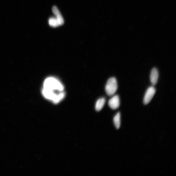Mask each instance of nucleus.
Returning a JSON list of instances; mask_svg holds the SVG:
<instances>
[{"instance_id": "nucleus-1", "label": "nucleus", "mask_w": 176, "mask_h": 176, "mask_svg": "<svg viewBox=\"0 0 176 176\" xmlns=\"http://www.w3.org/2000/svg\"><path fill=\"white\" fill-rule=\"evenodd\" d=\"M43 88L56 92L64 91V86L61 82L53 77L46 79L44 82Z\"/></svg>"}, {"instance_id": "nucleus-2", "label": "nucleus", "mask_w": 176, "mask_h": 176, "mask_svg": "<svg viewBox=\"0 0 176 176\" xmlns=\"http://www.w3.org/2000/svg\"><path fill=\"white\" fill-rule=\"evenodd\" d=\"M118 88L117 80L115 77L110 78L108 80L106 86V93L109 96H112L116 92Z\"/></svg>"}, {"instance_id": "nucleus-3", "label": "nucleus", "mask_w": 176, "mask_h": 176, "mask_svg": "<svg viewBox=\"0 0 176 176\" xmlns=\"http://www.w3.org/2000/svg\"><path fill=\"white\" fill-rule=\"evenodd\" d=\"M156 91V89L154 86H150L147 89L144 99V104H148L151 101L155 94Z\"/></svg>"}, {"instance_id": "nucleus-4", "label": "nucleus", "mask_w": 176, "mask_h": 176, "mask_svg": "<svg viewBox=\"0 0 176 176\" xmlns=\"http://www.w3.org/2000/svg\"><path fill=\"white\" fill-rule=\"evenodd\" d=\"M108 105L109 107L115 110L117 109L120 106L119 96L116 95L113 97L109 100Z\"/></svg>"}, {"instance_id": "nucleus-5", "label": "nucleus", "mask_w": 176, "mask_h": 176, "mask_svg": "<svg viewBox=\"0 0 176 176\" xmlns=\"http://www.w3.org/2000/svg\"><path fill=\"white\" fill-rule=\"evenodd\" d=\"M159 72L156 68H154L152 69L150 75V79L152 84L153 86L156 85L158 81Z\"/></svg>"}, {"instance_id": "nucleus-6", "label": "nucleus", "mask_w": 176, "mask_h": 176, "mask_svg": "<svg viewBox=\"0 0 176 176\" xmlns=\"http://www.w3.org/2000/svg\"><path fill=\"white\" fill-rule=\"evenodd\" d=\"M52 11L55 16H56L58 21L60 25L61 26L64 23L63 18L57 8L56 6L53 7L52 8Z\"/></svg>"}, {"instance_id": "nucleus-7", "label": "nucleus", "mask_w": 176, "mask_h": 176, "mask_svg": "<svg viewBox=\"0 0 176 176\" xmlns=\"http://www.w3.org/2000/svg\"><path fill=\"white\" fill-rule=\"evenodd\" d=\"M106 102V99L104 98L99 99L96 102L95 108L97 111H99L103 108Z\"/></svg>"}, {"instance_id": "nucleus-8", "label": "nucleus", "mask_w": 176, "mask_h": 176, "mask_svg": "<svg viewBox=\"0 0 176 176\" xmlns=\"http://www.w3.org/2000/svg\"><path fill=\"white\" fill-rule=\"evenodd\" d=\"M113 120L115 127L117 129H119L121 124L120 114L119 112H118L117 114L115 115Z\"/></svg>"}, {"instance_id": "nucleus-9", "label": "nucleus", "mask_w": 176, "mask_h": 176, "mask_svg": "<svg viewBox=\"0 0 176 176\" xmlns=\"http://www.w3.org/2000/svg\"><path fill=\"white\" fill-rule=\"evenodd\" d=\"M49 24L51 27H57L60 26L59 23L56 17L50 18L48 21Z\"/></svg>"}]
</instances>
